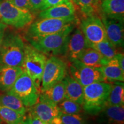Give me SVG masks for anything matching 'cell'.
Masks as SVG:
<instances>
[{
  "label": "cell",
  "instance_id": "obj_15",
  "mask_svg": "<svg viewBox=\"0 0 124 124\" xmlns=\"http://www.w3.org/2000/svg\"><path fill=\"white\" fill-rule=\"evenodd\" d=\"M23 72L22 68L20 67L0 64V90L9 91Z\"/></svg>",
  "mask_w": 124,
  "mask_h": 124
},
{
  "label": "cell",
  "instance_id": "obj_22",
  "mask_svg": "<svg viewBox=\"0 0 124 124\" xmlns=\"http://www.w3.org/2000/svg\"><path fill=\"white\" fill-rule=\"evenodd\" d=\"M40 97L58 105L65 98V85L64 80L53 85L40 94Z\"/></svg>",
  "mask_w": 124,
  "mask_h": 124
},
{
  "label": "cell",
  "instance_id": "obj_9",
  "mask_svg": "<svg viewBox=\"0 0 124 124\" xmlns=\"http://www.w3.org/2000/svg\"><path fill=\"white\" fill-rule=\"evenodd\" d=\"M69 71L70 76L83 87L95 82L107 81L100 68L86 66L78 60L70 62Z\"/></svg>",
  "mask_w": 124,
  "mask_h": 124
},
{
  "label": "cell",
  "instance_id": "obj_29",
  "mask_svg": "<svg viewBox=\"0 0 124 124\" xmlns=\"http://www.w3.org/2000/svg\"><path fill=\"white\" fill-rule=\"evenodd\" d=\"M69 1H71V0H44L41 8L40 9V11L41 12L45 9L49 8Z\"/></svg>",
  "mask_w": 124,
  "mask_h": 124
},
{
  "label": "cell",
  "instance_id": "obj_5",
  "mask_svg": "<svg viewBox=\"0 0 124 124\" xmlns=\"http://www.w3.org/2000/svg\"><path fill=\"white\" fill-rule=\"evenodd\" d=\"M0 16L1 22L18 29L29 27L35 19L33 13L16 7L9 0L0 3Z\"/></svg>",
  "mask_w": 124,
  "mask_h": 124
},
{
  "label": "cell",
  "instance_id": "obj_24",
  "mask_svg": "<svg viewBox=\"0 0 124 124\" xmlns=\"http://www.w3.org/2000/svg\"><path fill=\"white\" fill-rule=\"evenodd\" d=\"M106 106H124L123 82H114V84H112Z\"/></svg>",
  "mask_w": 124,
  "mask_h": 124
},
{
  "label": "cell",
  "instance_id": "obj_38",
  "mask_svg": "<svg viewBox=\"0 0 124 124\" xmlns=\"http://www.w3.org/2000/svg\"><path fill=\"white\" fill-rule=\"evenodd\" d=\"M0 21H1V16H0Z\"/></svg>",
  "mask_w": 124,
  "mask_h": 124
},
{
  "label": "cell",
  "instance_id": "obj_13",
  "mask_svg": "<svg viewBox=\"0 0 124 124\" xmlns=\"http://www.w3.org/2000/svg\"><path fill=\"white\" fill-rule=\"evenodd\" d=\"M100 18L104 25L107 39L116 47L124 46V20L108 17L100 14Z\"/></svg>",
  "mask_w": 124,
  "mask_h": 124
},
{
  "label": "cell",
  "instance_id": "obj_35",
  "mask_svg": "<svg viewBox=\"0 0 124 124\" xmlns=\"http://www.w3.org/2000/svg\"><path fill=\"white\" fill-rule=\"evenodd\" d=\"M22 124H31V116L29 113L28 114L27 117H25V119L24 121L23 122Z\"/></svg>",
  "mask_w": 124,
  "mask_h": 124
},
{
  "label": "cell",
  "instance_id": "obj_1",
  "mask_svg": "<svg viewBox=\"0 0 124 124\" xmlns=\"http://www.w3.org/2000/svg\"><path fill=\"white\" fill-rule=\"evenodd\" d=\"M77 23H72L58 33L26 39L31 46L46 55L55 56L64 54L68 39Z\"/></svg>",
  "mask_w": 124,
  "mask_h": 124
},
{
  "label": "cell",
  "instance_id": "obj_14",
  "mask_svg": "<svg viewBox=\"0 0 124 124\" xmlns=\"http://www.w3.org/2000/svg\"><path fill=\"white\" fill-rule=\"evenodd\" d=\"M40 18H52L58 19L77 20L75 10L71 1L57 5L40 12Z\"/></svg>",
  "mask_w": 124,
  "mask_h": 124
},
{
  "label": "cell",
  "instance_id": "obj_8",
  "mask_svg": "<svg viewBox=\"0 0 124 124\" xmlns=\"http://www.w3.org/2000/svg\"><path fill=\"white\" fill-rule=\"evenodd\" d=\"M77 21V19L72 20L52 18H40L29 26L26 38L44 36L58 33Z\"/></svg>",
  "mask_w": 124,
  "mask_h": 124
},
{
  "label": "cell",
  "instance_id": "obj_34",
  "mask_svg": "<svg viewBox=\"0 0 124 124\" xmlns=\"http://www.w3.org/2000/svg\"><path fill=\"white\" fill-rule=\"evenodd\" d=\"M116 58L118 60L119 65L122 71H124V56L123 53H118L116 56Z\"/></svg>",
  "mask_w": 124,
  "mask_h": 124
},
{
  "label": "cell",
  "instance_id": "obj_32",
  "mask_svg": "<svg viewBox=\"0 0 124 124\" xmlns=\"http://www.w3.org/2000/svg\"><path fill=\"white\" fill-rule=\"evenodd\" d=\"M7 28V25L4 24L2 22H0V48H1V45H2L3 39L5 33L6 29Z\"/></svg>",
  "mask_w": 124,
  "mask_h": 124
},
{
  "label": "cell",
  "instance_id": "obj_18",
  "mask_svg": "<svg viewBox=\"0 0 124 124\" xmlns=\"http://www.w3.org/2000/svg\"><path fill=\"white\" fill-rule=\"evenodd\" d=\"M78 60L86 66L98 68L105 66L108 62L100 52L91 47H87L83 51Z\"/></svg>",
  "mask_w": 124,
  "mask_h": 124
},
{
  "label": "cell",
  "instance_id": "obj_11",
  "mask_svg": "<svg viewBox=\"0 0 124 124\" xmlns=\"http://www.w3.org/2000/svg\"><path fill=\"white\" fill-rule=\"evenodd\" d=\"M30 112L46 124H62L60 111L58 105L39 97V101L31 107Z\"/></svg>",
  "mask_w": 124,
  "mask_h": 124
},
{
  "label": "cell",
  "instance_id": "obj_7",
  "mask_svg": "<svg viewBox=\"0 0 124 124\" xmlns=\"http://www.w3.org/2000/svg\"><path fill=\"white\" fill-rule=\"evenodd\" d=\"M67 70V63L60 58L52 56L47 59L41 78V92L64 79Z\"/></svg>",
  "mask_w": 124,
  "mask_h": 124
},
{
  "label": "cell",
  "instance_id": "obj_39",
  "mask_svg": "<svg viewBox=\"0 0 124 124\" xmlns=\"http://www.w3.org/2000/svg\"><path fill=\"white\" fill-rule=\"evenodd\" d=\"M100 1H101V0H100Z\"/></svg>",
  "mask_w": 124,
  "mask_h": 124
},
{
  "label": "cell",
  "instance_id": "obj_12",
  "mask_svg": "<svg viewBox=\"0 0 124 124\" xmlns=\"http://www.w3.org/2000/svg\"><path fill=\"white\" fill-rule=\"evenodd\" d=\"M87 47V42L80 27H78L70 35L64 54L70 62H73L78 60Z\"/></svg>",
  "mask_w": 124,
  "mask_h": 124
},
{
  "label": "cell",
  "instance_id": "obj_10",
  "mask_svg": "<svg viewBox=\"0 0 124 124\" xmlns=\"http://www.w3.org/2000/svg\"><path fill=\"white\" fill-rule=\"evenodd\" d=\"M80 28L88 45L101 42L107 39L104 25L100 17L97 15L82 18Z\"/></svg>",
  "mask_w": 124,
  "mask_h": 124
},
{
  "label": "cell",
  "instance_id": "obj_2",
  "mask_svg": "<svg viewBox=\"0 0 124 124\" xmlns=\"http://www.w3.org/2000/svg\"><path fill=\"white\" fill-rule=\"evenodd\" d=\"M112 84L106 82H95L83 87V107L85 111L91 115L101 113L106 106Z\"/></svg>",
  "mask_w": 124,
  "mask_h": 124
},
{
  "label": "cell",
  "instance_id": "obj_21",
  "mask_svg": "<svg viewBox=\"0 0 124 124\" xmlns=\"http://www.w3.org/2000/svg\"><path fill=\"white\" fill-rule=\"evenodd\" d=\"M101 112L108 124H124V106H106Z\"/></svg>",
  "mask_w": 124,
  "mask_h": 124
},
{
  "label": "cell",
  "instance_id": "obj_16",
  "mask_svg": "<svg viewBox=\"0 0 124 124\" xmlns=\"http://www.w3.org/2000/svg\"><path fill=\"white\" fill-rule=\"evenodd\" d=\"M100 10L108 17L124 20V0H101Z\"/></svg>",
  "mask_w": 124,
  "mask_h": 124
},
{
  "label": "cell",
  "instance_id": "obj_36",
  "mask_svg": "<svg viewBox=\"0 0 124 124\" xmlns=\"http://www.w3.org/2000/svg\"><path fill=\"white\" fill-rule=\"evenodd\" d=\"M4 1V0H0V3H1V2H2V1Z\"/></svg>",
  "mask_w": 124,
  "mask_h": 124
},
{
  "label": "cell",
  "instance_id": "obj_25",
  "mask_svg": "<svg viewBox=\"0 0 124 124\" xmlns=\"http://www.w3.org/2000/svg\"><path fill=\"white\" fill-rule=\"evenodd\" d=\"M88 46L95 49L108 60L115 58L118 54L116 46L110 42L108 39L101 42L89 44Z\"/></svg>",
  "mask_w": 124,
  "mask_h": 124
},
{
  "label": "cell",
  "instance_id": "obj_20",
  "mask_svg": "<svg viewBox=\"0 0 124 124\" xmlns=\"http://www.w3.org/2000/svg\"><path fill=\"white\" fill-rule=\"evenodd\" d=\"M106 80L111 82L124 81V71L121 69L116 58L108 60L106 65L100 67Z\"/></svg>",
  "mask_w": 124,
  "mask_h": 124
},
{
  "label": "cell",
  "instance_id": "obj_33",
  "mask_svg": "<svg viewBox=\"0 0 124 124\" xmlns=\"http://www.w3.org/2000/svg\"><path fill=\"white\" fill-rule=\"evenodd\" d=\"M29 114H30L31 116V124H46L33 113L29 112Z\"/></svg>",
  "mask_w": 124,
  "mask_h": 124
},
{
  "label": "cell",
  "instance_id": "obj_19",
  "mask_svg": "<svg viewBox=\"0 0 124 124\" xmlns=\"http://www.w3.org/2000/svg\"><path fill=\"white\" fill-rule=\"evenodd\" d=\"M75 12H78L82 18L100 14V0H71Z\"/></svg>",
  "mask_w": 124,
  "mask_h": 124
},
{
  "label": "cell",
  "instance_id": "obj_31",
  "mask_svg": "<svg viewBox=\"0 0 124 124\" xmlns=\"http://www.w3.org/2000/svg\"><path fill=\"white\" fill-rule=\"evenodd\" d=\"M44 0H29L31 12L32 13L40 11Z\"/></svg>",
  "mask_w": 124,
  "mask_h": 124
},
{
  "label": "cell",
  "instance_id": "obj_37",
  "mask_svg": "<svg viewBox=\"0 0 124 124\" xmlns=\"http://www.w3.org/2000/svg\"><path fill=\"white\" fill-rule=\"evenodd\" d=\"M0 124H1V119H0Z\"/></svg>",
  "mask_w": 124,
  "mask_h": 124
},
{
  "label": "cell",
  "instance_id": "obj_27",
  "mask_svg": "<svg viewBox=\"0 0 124 124\" xmlns=\"http://www.w3.org/2000/svg\"><path fill=\"white\" fill-rule=\"evenodd\" d=\"M58 106L62 114H78L82 110V105L67 98H64L60 101Z\"/></svg>",
  "mask_w": 124,
  "mask_h": 124
},
{
  "label": "cell",
  "instance_id": "obj_4",
  "mask_svg": "<svg viewBox=\"0 0 124 124\" xmlns=\"http://www.w3.org/2000/svg\"><path fill=\"white\" fill-rule=\"evenodd\" d=\"M47 58L31 44H25L24 55L21 68L32 79L35 86L39 89L41 78Z\"/></svg>",
  "mask_w": 124,
  "mask_h": 124
},
{
  "label": "cell",
  "instance_id": "obj_17",
  "mask_svg": "<svg viewBox=\"0 0 124 124\" xmlns=\"http://www.w3.org/2000/svg\"><path fill=\"white\" fill-rule=\"evenodd\" d=\"M63 80L65 85V98L73 101L82 105L83 100V86L71 76L67 74Z\"/></svg>",
  "mask_w": 124,
  "mask_h": 124
},
{
  "label": "cell",
  "instance_id": "obj_6",
  "mask_svg": "<svg viewBox=\"0 0 124 124\" xmlns=\"http://www.w3.org/2000/svg\"><path fill=\"white\" fill-rule=\"evenodd\" d=\"M9 93L17 96L22 101L26 108H31L39 101L40 97L39 89L37 88L32 79L23 71Z\"/></svg>",
  "mask_w": 124,
  "mask_h": 124
},
{
  "label": "cell",
  "instance_id": "obj_30",
  "mask_svg": "<svg viewBox=\"0 0 124 124\" xmlns=\"http://www.w3.org/2000/svg\"><path fill=\"white\" fill-rule=\"evenodd\" d=\"M9 1L16 7L31 11L29 0H9Z\"/></svg>",
  "mask_w": 124,
  "mask_h": 124
},
{
  "label": "cell",
  "instance_id": "obj_28",
  "mask_svg": "<svg viewBox=\"0 0 124 124\" xmlns=\"http://www.w3.org/2000/svg\"><path fill=\"white\" fill-rule=\"evenodd\" d=\"M60 119L62 124H85V120L79 113L74 114H61Z\"/></svg>",
  "mask_w": 124,
  "mask_h": 124
},
{
  "label": "cell",
  "instance_id": "obj_23",
  "mask_svg": "<svg viewBox=\"0 0 124 124\" xmlns=\"http://www.w3.org/2000/svg\"><path fill=\"white\" fill-rule=\"evenodd\" d=\"M0 105L25 115L27 108L18 98L12 93L7 91L5 94L0 95Z\"/></svg>",
  "mask_w": 124,
  "mask_h": 124
},
{
  "label": "cell",
  "instance_id": "obj_26",
  "mask_svg": "<svg viewBox=\"0 0 124 124\" xmlns=\"http://www.w3.org/2000/svg\"><path fill=\"white\" fill-rule=\"evenodd\" d=\"M0 117L7 124H22L25 116L0 105Z\"/></svg>",
  "mask_w": 124,
  "mask_h": 124
},
{
  "label": "cell",
  "instance_id": "obj_3",
  "mask_svg": "<svg viewBox=\"0 0 124 124\" xmlns=\"http://www.w3.org/2000/svg\"><path fill=\"white\" fill-rule=\"evenodd\" d=\"M24 48L25 43L21 36L16 33H5L0 48V64L21 67Z\"/></svg>",
  "mask_w": 124,
  "mask_h": 124
}]
</instances>
